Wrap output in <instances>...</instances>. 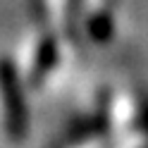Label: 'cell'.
<instances>
[{
  "label": "cell",
  "instance_id": "1",
  "mask_svg": "<svg viewBox=\"0 0 148 148\" xmlns=\"http://www.w3.org/2000/svg\"><path fill=\"white\" fill-rule=\"evenodd\" d=\"M0 77H3V98H5V110H7V124H10V132L14 136H19L24 132V103H22V96H19V86L14 84V77L10 72V64L3 62L0 67Z\"/></svg>",
  "mask_w": 148,
  "mask_h": 148
}]
</instances>
